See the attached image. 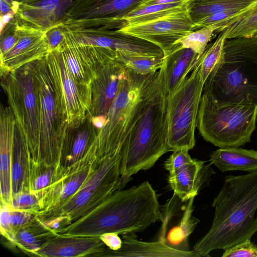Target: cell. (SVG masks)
I'll use <instances>...</instances> for the list:
<instances>
[{
    "instance_id": "cell-1",
    "label": "cell",
    "mask_w": 257,
    "mask_h": 257,
    "mask_svg": "<svg viewBox=\"0 0 257 257\" xmlns=\"http://www.w3.org/2000/svg\"><path fill=\"white\" fill-rule=\"evenodd\" d=\"M212 206L215 212L211 227L193 248L200 257L250 239L257 231V171L226 176Z\"/></svg>"
},
{
    "instance_id": "cell-2",
    "label": "cell",
    "mask_w": 257,
    "mask_h": 257,
    "mask_svg": "<svg viewBox=\"0 0 257 257\" xmlns=\"http://www.w3.org/2000/svg\"><path fill=\"white\" fill-rule=\"evenodd\" d=\"M161 207L156 191L146 181L138 186L116 191L57 234L97 237L108 232L136 234L160 220Z\"/></svg>"
},
{
    "instance_id": "cell-3",
    "label": "cell",
    "mask_w": 257,
    "mask_h": 257,
    "mask_svg": "<svg viewBox=\"0 0 257 257\" xmlns=\"http://www.w3.org/2000/svg\"><path fill=\"white\" fill-rule=\"evenodd\" d=\"M165 62L154 73L142 115L123 152L120 166L123 188L131 177L151 168L166 153L168 122Z\"/></svg>"
},
{
    "instance_id": "cell-4",
    "label": "cell",
    "mask_w": 257,
    "mask_h": 257,
    "mask_svg": "<svg viewBox=\"0 0 257 257\" xmlns=\"http://www.w3.org/2000/svg\"><path fill=\"white\" fill-rule=\"evenodd\" d=\"M203 93L218 106H257V37L225 40L222 56L205 80Z\"/></svg>"
},
{
    "instance_id": "cell-5",
    "label": "cell",
    "mask_w": 257,
    "mask_h": 257,
    "mask_svg": "<svg viewBox=\"0 0 257 257\" xmlns=\"http://www.w3.org/2000/svg\"><path fill=\"white\" fill-rule=\"evenodd\" d=\"M47 56V55H46ZM46 56L34 62L40 99L39 148L37 172L61 169L68 155V126L56 93Z\"/></svg>"
},
{
    "instance_id": "cell-6",
    "label": "cell",
    "mask_w": 257,
    "mask_h": 257,
    "mask_svg": "<svg viewBox=\"0 0 257 257\" xmlns=\"http://www.w3.org/2000/svg\"><path fill=\"white\" fill-rule=\"evenodd\" d=\"M256 119L257 106L245 103L218 106L202 93L197 126L206 141L219 148L239 147L249 143Z\"/></svg>"
},
{
    "instance_id": "cell-7",
    "label": "cell",
    "mask_w": 257,
    "mask_h": 257,
    "mask_svg": "<svg viewBox=\"0 0 257 257\" xmlns=\"http://www.w3.org/2000/svg\"><path fill=\"white\" fill-rule=\"evenodd\" d=\"M1 85L16 119V126L30 156L31 169L37 167L40 118V99L34 62L1 76Z\"/></svg>"
},
{
    "instance_id": "cell-8",
    "label": "cell",
    "mask_w": 257,
    "mask_h": 257,
    "mask_svg": "<svg viewBox=\"0 0 257 257\" xmlns=\"http://www.w3.org/2000/svg\"><path fill=\"white\" fill-rule=\"evenodd\" d=\"M204 82L201 73V57L189 74L166 98L169 152L195 145V131Z\"/></svg>"
},
{
    "instance_id": "cell-9",
    "label": "cell",
    "mask_w": 257,
    "mask_h": 257,
    "mask_svg": "<svg viewBox=\"0 0 257 257\" xmlns=\"http://www.w3.org/2000/svg\"><path fill=\"white\" fill-rule=\"evenodd\" d=\"M122 154L98 158L92 172L78 191L53 214L69 224L89 213L121 188Z\"/></svg>"
},
{
    "instance_id": "cell-10",
    "label": "cell",
    "mask_w": 257,
    "mask_h": 257,
    "mask_svg": "<svg viewBox=\"0 0 257 257\" xmlns=\"http://www.w3.org/2000/svg\"><path fill=\"white\" fill-rule=\"evenodd\" d=\"M46 58L65 121L69 129H76L87 117L86 99L71 76L60 47Z\"/></svg>"
},
{
    "instance_id": "cell-11",
    "label": "cell",
    "mask_w": 257,
    "mask_h": 257,
    "mask_svg": "<svg viewBox=\"0 0 257 257\" xmlns=\"http://www.w3.org/2000/svg\"><path fill=\"white\" fill-rule=\"evenodd\" d=\"M194 30L186 9L150 22L128 25L119 29L157 45L163 50L165 56L177 46L178 40Z\"/></svg>"
},
{
    "instance_id": "cell-12",
    "label": "cell",
    "mask_w": 257,
    "mask_h": 257,
    "mask_svg": "<svg viewBox=\"0 0 257 257\" xmlns=\"http://www.w3.org/2000/svg\"><path fill=\"white\" fill-rule=\"evenodd\" d=\"M194 199L183 202L173 194L161 206L162 225L158 240L178 250H191L188 238L200 221L193 215Z\"/></svg>"
},
{
    "instance_id": "cell-13",
    "label": "cell",
    "mask_w": 257,
    "mask_h": 257,
    "mask_svg": "<svg viewBox=\"0 0 257 257\" xmlns=\"http://www.w3.org/2000/svg\"><path fill=\"white\" fill-rule=\"evenodd\" d=\"M127 71L124 64L117 59L116 52L99 67L91 84V104L87 114L88 117L107 116Z\"/></svg>"
},
{
    "instance_id": "cell-14",
    "label": "cell",
    "mask_w": 257,
    "mask_h": 257,
    "mask_svg": "<svg viewBox=\"0 0 257 257\" xmlns=\"http://www.w3.org/2000/svg\"><path fill=\"white\" fill-rule=\"evenodd\" d=\"M73 42L78 46L112 49L129 57H165L163 50L157 45L119 30H101L94 36H79Z\"/></svg>"
},
{
    "instance_id": "cell-15",
    "label": "cell",
    "mask_w": 257,
    "mask_h": 257,
    "mask_svg": "<svg viewBox=\"0 0 257 257\" xmlns=\"http://www.w3.org/2000/svg\"><path fill=\"white\" fill-rule=\"evenodd\" d=\"M0 110L1 202L9 206L13 196L11 171L16 119L10 106L5 107L1 104Z\"/></svg>"
},
{
    "instance_id": "cell-16",
    "label": "cell",
    "mask_w": 257,
    "mask_h": 257,
    "mask_svg": "<svg viewBox=\"0 0 257 257\" xmlns=\"http://www.w3.org/2000/svg\"><path fill=\"white\" fill-rule=\"evenodd\" d=\"M50 52L45 34L38 33L19 36L16 45L10 51L1 55V76L27 64L41 60Z\"/></svg>"
},
{
    "instance_id": "cell-17",
    "label": "cell",
    "mask_w": 257,
    "mask_h": 257,
    "mask_svg": "<svg viewBox=\"0 0 257 257\" xmlns=\"http://www.w3.org/2000/svg\"><path fill=\"white\" fill-rule=\"evenodd\" d=\"M45 242L35 253L44 256H100L105 244L99 237L81 236H63Z\"/></svg>"
},
{
    "instance_id": "cell-18",
    "label": "cell",
    "mask_w": 257,
    "mask_h": 257,
    "mask_svg": "<svg viewBox=\"0 0 257 257\" xmlns=\"http://www.w3.org/2000/svg\"><path fill=\"white\" fill-rule=\"evenodd\" d=\"M211 164L193 159V161L174 175H169L168 182L174 194L185 202L195 198L201 189L209 184L215 172Z\"/></svg>"
},
{
    "instance_id": "cell-19",
    "label": "cell",
    "mask_w": 257,
    "mask_h": 257,
    "mask_svg": "<svg viewBox=\"0 0 257 257\" xmlns=\"http://www.w3.org/2000/svg\"><path fill=\"white\" fill-rule=\"evenodd\" d=\"M121 247L117 250L106 249L102 256L200 257L194 250L188 251L173 248L158 240L153 242L141 241L136 234L121 235Z\"/></svg>"
},
{
    "instance_id": "cell-20",
    "label": "cell",
    "mask_w": 257,
    "mask_h": 257,
    "mask_svg": "<svg viewBox=\"0 0 257 257\" xmlns=\"http://www.w3.org/2000/svg\"><path fill=\"white\" fill-rule=\"evenodd\" d=\"M209 161L222 173L230 171H257V151L238 147L219 148L213 151Z\"/></svg>"
},
{
    "instance_id": "cell-21",
    "label": "cell",
    "mask_w": 257,
    "mask_h": 257,
    "mask_svg": "<svg viewBox=\"0 0 257 257\" xmlns=\"http://www.w3.org/2000/svg\"><path fill=\"white\" fill-rule=\"evenodd\" d=\"M143 0H94V8L88 14L94 16L103 29L119 30L124 26L122 18Z\"/></svg>"
},
{
    "instance_id": "cell-22",
    "label": "cell",
    "mask_w": 257,
    "mask_h": 257,
    "mask_svg": "<svg viewBox=\"0 0 257 257\" xmlns=\"http://www.w3.org/2000/svg\"><path fill=\"white\" fill-rule=\"evenodd\" d=\"M177 46L165 56V76L168 93L193 69L201 56L189 48Z\"/></svg>"
},
{
    "instance_id": "cell-23",
    "label": "cell",
    "mask_w": 257,
    "mask_h": 257,
    "mask_svg": "<svg viewBox=\"0 0 257 257\" xmlns=\"http://www.w3.org/2000/svg\"><path fill=\"white\" fill-rule=\"evenodd\" d=\"M30 159L22 136L16 126L11 171L13 195L30 192Z\"/></svg>"
},
{
    "instance_id": "cell-24",
    "label": "cell",
    "mask_w": 257,
    "mask_h": 257,
    "mask_svg": "<svg viewBox=\"0 0 257 257\" xmlns=\"http://www.w3.org/2000/svg\"><path fill=\"white\" fill-rule=\"evenodd\" d=\"M257 0H188L186 10L193 26L214 14L233 9H245Z\"/></svg>"
},
{
    "instance_id": "cell-25",
    "label": "cell",
    "mask_w": 257,
    "mask_h": 257,
    "mask_svg": "<svg viewBox=\"0 0 257 257\" xmlns=\"http://www.w3.org/2000/svg\"><path fill=\"white\" fill-rule=\"evenodd\" d=\"M226 30V39L257 37V1L222 24L217 32Z\"/></svg>"
},
{
    "instance_id": "cell-26",
    "label": "cell",
    "mask_w": 257,
    "mask_h": 257,
    "mask_svg": "<svg viewBox=\"0 0 257 257\" xmlns=\"http://www.w3.org/2000/svg\"><path fill=\"white\" fill-rule=\"evenodd\" d=\"M187 2L137 7L122 18L124 27L150 22L183 10L186 9Z\"/></svg>"
},
{
    "instance_id": "cell-27",
    "label": "cell",
    "mask_w": 257,
    "mask_h": 257,
    "mask_svg": "<svg viewBox=\"0 0 257 257\" xmlns=\"http://www.w3.org/2000/svg\"><path fill=\"white\" fill-rule=\"evenodd\" d=\"M78 128L75 136L72 137L70 152L65 159L64 168L72 165L83 157L92 138L99 130L87 116Z\"/></svg>"
},
{
    "instance_id": "cell-28",
    "label": "cell",
    "mask_w": 257,
    "mask_h": 257,
    "mask_svg": "<svg viewBox=\"0 0 257 257\" xmlns=\"http://www.w3.org/2000/svg\"><path fill=\"white\" fill-rule=\"evenodd\" d=\"M35 219V217L29 212L11 210L8 206L1 205V233L12 242H14L18 230L29 225Z\"/></svg>"
},
{
    "instance_id": "cell-29",
    "label": "cell",
    "mask_w": 257,
    "mask_h": 257,
    "mask_svg": "<svg viewBox=\"0 0 257 257\" xmlns=\"http://www.w3.org/2000/svg\"><path fill=\"white\" fill-rule=\"evenodd\" d=\"M226 30L224 29L216 40L209 46L201 56V73L205 82L209 74L219 61L226 40Z\"/></svg>"
},
{
    "instance_id": "cell-30",
    "label": "cell",
    "mask_w": 257,
    "mask_h": 257,
    "mask_svg": "<svg viewBox=\"0 0 257 257\" xmlns=\"http://www.w3.org/2000/svg\"><path fill=\"white\" fill-rule=\"evenodd\" d=\"M117 58L123 63L126 68L136 73L146 75L160 70L165 62V57H129L118 52Z\"/></svg>"
},
{
    "instance_id": "cell-31",
    "label": "cell",
    "mask_w": 257,
    "mask_h": 257,
    "mask_svg": "<svg viewBox=\"0 0 257 257\" xmlns=\"http://www.w3.org/2000/svg\"><path fill=\"white\" fill-rule=\"evenodd\" d=\"M215 30L216 28L213 26L202 27L185 35L176 44L179 43L182 48L191 49L201 56Z\"/></svg>"
},
{
    "instance_id": "cell-32",
    "label": "cell",
    "mask_w": 257,
    "mask_h": 257,
    "mask_svg": "<svg viewBox=\"0 0 257 257\" xmlns=\"http://www.w3.org/2000/svg\"><path fill=\"white\" fill-rule=\"evenodd\" d=\"M29 225L21 228L16 232L14 242L21 248L35 254L44 243L42 242L43 239L42 238L40 239V237H44L48 236V234H51L50 233L41 234L40 233H33L32 230L30 229Z\"/></svg>"
},
{
    "instance_id": "cell-33",
    "label": "cell",
    "mask_w": 257,
    "mask_h": 257,
    "mask_svg": "<svg viewBox=\"0 0 257 257\" xmlns=\"http://www.w3.org/2000/svg\"><path fill=\"white\" fill-rule=\"evenodd\" d=\"M39 196L32 192H22L13 195L10 205V209L29 212L32 214L38 207Z\"/></svg>"
},
{
    "instance_id": "cell-34",
    "label": "cell",
    "mask_w": 257,
    "mask_h": 257,
    "mask_svg": "<svg viewBox=\"0 0 257 257\" xmlns=\"http://www.w3.org/2000/svg\"><path fill=\"white\" fill-rule=\"evenodd\" d=\"M189 150L185 148L173 151L164 163V168L169 175H174L193 161L189 154Z\"/></svg>"
},
{
    "instance_id": "cell-35",
    "label": "cell",
    "mask_w": 257,
    "mask_h": 257,
    "mask_svg": "<svg viewBox=\"0 0 257 257\" xmlns=\"http://www.w3.org/2000/svg\"><path fill=\"white\" fill-rule=\"evenodd\" d=\"M244 9H233L220 12L207 17L193 26L194 29L213 26L216 28V32L220 26L230 20Z\"/></svg>"
},
{
    "instance_id": "cell-36",
    "label": "cell",
    "mask_w": 257,
    "mask_h": 257,
    "mask_svg": "<svg viewBox=\"0 0 257 257\" xmlns=\"http://www.w3.org/2000/svg\"><path fill=\"white\" fill-rule=\"evenodd\" d=\"M222 256L257 257V246L247 239L225 249Z\"/></svg>"
},
{
    "instance_id": "cell-37",
    "label": "cell",
    "mask_w": 257,
    "mask_h": 257,
    "mask_svg": "<svg viewBox=\"0 0 257 257\" xmlns=\"http://www.w3.org/2000/svg\"><path fill=\"white\" fill-rule=\"evenodd\" d=\"M54 173L55 169L53 168H50L39 174L34 181L31 192L38 195L40 192L51 184Z\"/></svg>"
},
{
    "instance_id": "cell-38",
    "label": "cell",
    "mask_w": 257,
    "mask_h": 257,
    "mask_svg": "<svg viewBox=\"0 0 257 257\" xmlns=\"http://www.w3.org/2000/svg\"><path fill=\"white\" fill-rule=\"evenodd\" d=\"M99 238L108 248L112 250H117L121 247L122 241L117 233H105L101 235Z\"/></svg>"
},
{
    "instance_id": "cell-39",
    "label": "cell",
    "mask_w": 257,
    "mask_h": 257,
    "mask_svg": "<svg viewBox=\"0 0 257 257\" xmlns=\"http://www.w3.org/2000/svg\"><path fill=\"white\" fill-rule=\"evenodd\" d=\"M46 38L51 52L59 48L64 40L63 34L58 30H53Z\"/></svg>"
},
{
    "instance_id": "cell-40",
    "label": "cell",
    "mask_w": 257,
    "mask_h": 257,
    "mask_svg": "<svg viewBox=\"0 0 257 257\" xmlns=\"http://www.w3.org/2000/svg\"><path fill=\"white\" fill-rule=\"evenodd\" d=\"M60 0H42L33 6L37 11L45 14L53 12L58 7Z\"/></svg>"
},
{
    "instance_id": "cell-41",
    "label": "cell",
    "mask_w": 257,
    "mask_h": 257,
    "mask_svg": "<svg viewBox=\"0 0 257 257\" xmlns=\"http://www.w3.org/2000/svg\"><path fill=\"white\" fill-rule=\"evenodd\" d=\"M19 39L17 34H14L5 38L1 44V55L10 51L17 43Z\"/></svg>"
},
{
    "instance_id": "cell-42",
    "label": "cell",
    "mask_w": 257,
    "mask_h": 257,
    "mask_svg": "<svg viewBox=\"0 0 257 257\" xmlns=\"http://www.w3.org/2000/svg\"><path fill=\"white\" fill-rule=\"evenodd\" d=\"M188 0H143L137 7H144L155 5L167 4L179 2H186Z\"/></svg>"
},
{
    "instance_id": "cell-43",
    "label": "cell",
    "mask_w": 257,
    "mask_h": 257,
    "mask_svg": "<svg viewBox=\"0 0 257 257\" xmlns=\"http://www.w3.org/2000/svg\"><path fill=\"white\" fill-rule=\"evenodd\" d=\"M93 125L98 130L102 128L107 121V116L105 115H99L89 117Z\"/></svg>"
},
{
    "instance_id": "cell-44",
    "label": "cell",
    "mask_w": 257,
    "mask_h": 257,
    "mask_svg": "<svg viewBox=\"0 0 257 257\" xmlns=\"http://www.w3.org/2000/svg\"><path fill=\"white\" fill-rule=\"evenodd\" d=\"M10 7L8 3L4 0H1V12L2 14H6L9 13Z\"/></svg>"
},
{
    "instance_id": "cell-45",
    "label": "cell",
    "mask_w": 257,
    "mask_h": 257,
    "mask_svg": "<svg viewBox=\"0 0 257 257\" xmlns=\"http://www.w3.org/2000/svg\"><path fill=\"white\" fill-rule=\"evenodd\" d=\"M4 1H6L7 3L8 2V0H4Z\"/></svg>"
},
{
    "instance_id": "cell-46",
    "label": "cell",
    "mask_w": 257,
    "mask_h": 257,
    "mask_svg": "<svg viewBox=\"0 0 257 257\" xmlns=\"http://www.w3.org/2000/svg\"><path fill=\"white\" fill-rule=\"evenodd\" d=\"M256 121H257V119H256Z\"/></svg>"
},
{
    "instance_id": "cell-47",
    "label": "cell",
    "mask_w": 257,
    "mask_h": 257,
    "mask_svg": "<svg viewBox=\"0 0 257 257\" xmlns=\"http://www.w3.org/2000/svg\"><path fill=\"white\" fill-rule=\"evenodd\" d=\"M256 218H257V217H256Z\"/></svg>"
}]
</instances>
